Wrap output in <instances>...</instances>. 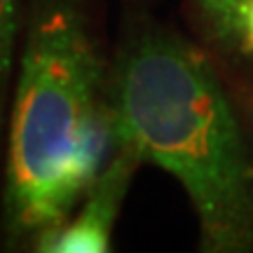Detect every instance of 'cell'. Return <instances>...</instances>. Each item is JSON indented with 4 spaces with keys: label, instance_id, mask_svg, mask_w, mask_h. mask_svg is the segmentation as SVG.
Segmentation results:
<instances>
[{
    "label": "cell",
    "instance_id": "6da1fadb",
    "mask_svg": "<svg viewBox=\"0 0 253 253\" xmlns=\"http://www.w3.org/2000/svg\"><path fill=\"white\" fill-rule=\"evenodd\" d=\"M110 115L115 143L185 188L204 251H253V157L207 56L169 31L136 33L118 59Z\"/></svg>",
    "mask_w": 253,
    "mask_h": 253
},
{
    "label": "cell",
    "instance_id": "7a4b0ae2",
    "mask_svg": "<svg viewBox=\"0 0 253 253\" xmlns=\"http://www.w3.org/2000/svg\"><path fill=\"white\" fill-rule=\"evenodd\" d=\"M103 68L75 0H33L9 120L5 225L36 244L71 218L115 141Z\"/></svg>",
    "mask_w": 253,
    "mask_h": 253
},
{
    "label": "cell",
    "instance_id": "3957f363",
    "mask_svg": "<svg viewBox=\"0 0 253 253\" xmlns=\"http://www.w3.org/2000/svg\"><path fill=\"white\" fill-rule=\"evenodd\" d=\"M118 145V143H115ZM141 160L129 148L118 145V153L99 171L87 190V199L75 218H68L59 230L36 244V251L49 253H103L110 249L113 225L129 181Z\"/></svg>",
    "mask_w": 253,
    "mask_h": 253
},
{
    "label": "cell",
    "instance_id": "277c9868",
    "mask_svg": "<svg viewBox=\"0 0 253 253\" xmlns=\"http://www.w3.org/2000/svg\"><path fill=\"white\" fill-rule=\"evenodd\" d=\"M19 24H21V0H0V131L7 108V94L12 87Z\"/></svg>",
    "mask_w": 253,
    "mask_h": 253
},
{
    "label": "cell",
    "instance_id": "5b68a950",
    "mask_svg": "<svg viewBox=\"0 0 253 253\" xmlns=\"http://www.w3.org/2000/svg\"><path fill=\"white\" fill-rule=\"evenodd\" d=\"M199 2L218 38L225 42L242 45L244 19L251 0H199Z\"/></svg>",
    "mask_w": 253,
    "mask_h": 253
},
{
    "label": "cell",
    "instance_id": "8992f818",
    "mask_svg": "<svg viewBox=\"0 0 253 253\" xmlns=\"http://www.w3.org/2000/svg\"><path fill=\"white\" fill-rule=\"evenodd\" d=\"M242 49H244V52H251V54H253V0L249 2V9H246L244 36H242Z\"/></svg>",
    "mask_w": 253,
    "mask_h": 253
}]
</instances>
